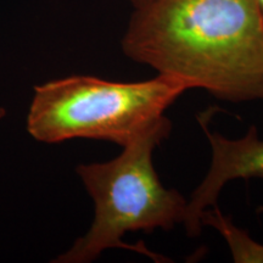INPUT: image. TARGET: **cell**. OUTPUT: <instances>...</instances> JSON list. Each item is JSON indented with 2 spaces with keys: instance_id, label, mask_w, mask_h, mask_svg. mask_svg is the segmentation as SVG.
Returning a JSON list of instances; mask_svg holds the SVG:
<instances>
[{
  "instance_id": "5",
  "label": "cell",
  "mask_w": 263,
  "mask_h": 263,
  "mask_svg": "<svg viewBox=\"0 0 263 263\" xmlns=\"http://www.w3.org/2000/svg\"><path fill=\"white\" fill-rule=\"evenodd\" d=\"M201 224H206L219 232L228 244L235 263H263V245L250 238L248 232L236 227L229 217L213 205L212 210H205Z\"/></svg>"
},
{
  "instance_id": "8",
  "label": "cell",
  "mask_w": 263,
  "mask_h": 263,
  "mask_svg": "<svg viewBox=\"0 0 263 263\" xmlns=\"http://www.w3.org/2000/svg\"><path fill=\"white\" fill-rule=\"evenodd\" d=\"M3 115H4V111H0V120H2V117H3Z\"/></svg>"
},
{
  "instance_id": "2",
  "label": "cell",
  "mask_w": 263,
  "mask_h": 263,
  "mask_svg": "<svg viewBox=\"0 0 263 263\" xmlns=\"http://www.w3.org/2000/svg\"><path fill=\"white\" fill-rule=\"evenodd\" d=\"M171 129L172 122L163 115L124 145L116 159L77 167L94 200L95 217L87 234L54 262L89 263L108 249L137 251L159 263L171 261L143 242L123 241L126 233L171 230L185 218L188 201L178 190L164 188L153 162L154 150L168 138Z\"/></svg>"
},
{
  "instance_id": "6",
  "label": "cell",
  "mask_w": 263,
  "mask_h": 263,
  "mask_svg": "<svg viewBox=\"0 0 263 263\" xmlns=\"http://www.w3.org/2000/svg\"><path fill=\"white\" fill-rule=\"evenodd\" d=\"M129 2L133 4L134 8H140V6L150 4V3L155 2V0H129Z\"/></svg>"
},
{
  "instance_id": "7",
  "label": "cell",
  "mask_w": 263,
  "mask_h": 263,
  "mask_svg": "<svg viewBox=\"0 0 263 263\" xmlns=\"http://www.w3.org/2000/svg\"><path fill=\"white\" fill-rule=\"evenodd\" d=\"M259 5H261V8L263 10V0H259Z\"/></svg>"
},
{
  "instance_id": "3",
  "label": "cell",
  "mask_w": 263,
  "mask_h": 263,
  "mask_svg": "<svg viewBox=\"0 0 263 263\" xmlns=\"http://www.w3.org/2000/svg\"><path fill=\"white\" fill-rule=\"evenodd\" d=\"M185 90L183 81L166 74L132 83L71 76L34 88L27 129L42 143L95 139L124 146Z\"/></svg>"
},
{
  "instance_id": "1",
  "label": "cell",
  "mask_w": 263,
  "mask_h": 263,
  "mask_svg": "<svg viewBox=\"0 0 263 263\" xmlns=\"http://www.w3.org/2000/svg\"><path fill=\"white\" fill-rule=\"evenodd\" d=\"M127 58L229 103L263 100L259 0H155L134 8Z\"/></svg>"
},
{
  "instance_id": "4",
  "label": "cell",
  "mask_w": 263,
  "mask_h": 263,
  "mask_svg": "<svg viewBox=\"0 0 263 263\" xmlns=\"http://www.w3.org/2000/svg\"><path fill=\"white\" fill-rule=\"evenodd\" d=\"M212 114L209 110L197 116V122L211 145L212 161L206 177L194 190L186 205L183 223L190 238L200 234L203 211L216 205L227 183L234 179H263V140L259 139L257 128L251 126L245 137L229 139L210 130L209 121Z\"/></svg>"
}]
</instances>
